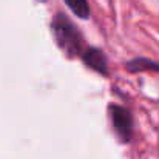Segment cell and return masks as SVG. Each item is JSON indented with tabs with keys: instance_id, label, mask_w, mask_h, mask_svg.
<instances>
[{
	"instance_id": "277c9868",
	"label": "cell",
	"mask_w": 159,
	"mask_h": 159,
	"mask_svg": "<svg viewBox=\"0 0 159 159\" xmlns=\"http://www.w3.org/2000/svg\"><path fill=\"white\" fill-rule=\"evenodd\" d=\"M127 70L130 73H139V71H159V62L138 57L134 60H130L127 63Z\"/></svg>"
},
{
	"instance_id": "6da1fadb",
	"label": "cell",
	"mask_w": 159,
	"mask_h": 159,
	"mask_svg": "<svg viewBox=\"0 0 159 159\" xmlns=\"http://www.w3.org/2000/svg\"><path fill=\"white\" fill-rule=\"evenodd\" d=\"M51 30L57 45L70 57L84 53V39L76 25L63 12H57L54 16L51 22Z\"/></svg>"
},
{
	"instance_id": "5b68a950",
	"label": "cell",
	"mask_w": 159,
	"mask_h": 159,
	"mask_svg": "<svg viewBox=\"0 0 159 159\" xmlns=\"http://www.w3.org/2000/svg\"><path fill=\"white\" fill-rule=\"evenodd\" d=\"M68 8L80 19H88L90 17V6L87 0H65Z\"/></svg>"
},
{
	"instance_id": "3957f363",
	"label": "cell",
	"mask_w": 159,
	"mask_h": 159,
	"mask_svg": "<svg viewBox=\"0 0 159 159\" xmlns=\"http://www.w3.org/2000/svg\"><path fill=\"white\" fill-rule=\"evenodd\" d=\"M84 62L94 71L101 73V74H107L108 73V65H107V57L101 50L96 48H85L84 53L80 54Z\"/></svg>"
},
{
	"instance_id": "7a4b0ae2",
	"label": "cell",
	"mask_w": 159,
	"mask_h": 159,
	"mask_svg": "<svg viewBox=\"0 0 159 159\" xmlns=\"http://www.w3.org/2000/svg\"><path fill=\"white\" fill-rule=\"evenodd\" d=\"M110 114L113 120V127L119 139L127 144L133 136V119L127 108L120 105H110Z\"/></svg>"
},
{
	"instance_id": "8992f818",
	"label": "cell",
	"mask_w": 159,
	"mask_h": 159,
	"mask_svg": "<svg viewBox=\"0 0 159 159\" xmlns=\"http://www.w3.org/2000/svg\"><path fill=\"white\" fill-rule=\"evenodd\" d=\"M40 2H45V0H40Z\"/></svg>"
}]
</instances>
